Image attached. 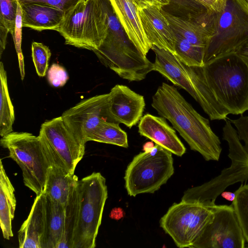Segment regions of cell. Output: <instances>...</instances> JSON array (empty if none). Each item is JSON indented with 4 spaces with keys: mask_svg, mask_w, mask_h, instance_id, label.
I'll list each match as a JSON object with an SVG mask.
<instances>
[{
    "mask_svg": "<svg viewBox=\"0 0 248 248\" xmlns=\"http://www.w3.org/2000/svg\"><path fill=\"white\" fill-rule=\"evenodd\" d=\"M152 107L207 161H218L222 151L219 138L209 120L200 114L173 86L162 83L152 97Z\"/></svg>",
    "mask_w": 248,
    "mask_h": 248,
    "instance_id": "obj_1",
    "label": "cell"
},
{
    "mask_svg": "<svg viewBox=\"0 0 248 248\" xmlns=\"http://www.w3.org/2000/svg\"><path fill=\"white\" fill-rule=\"evenodd\" d=\"M207 83L218 103L229 112L248 110V64L235 53L219 57L202 66Z\"/></svg>",
    "mask_w": 248,
    "mask_h": 248,
    "instance_id": "obj_2",
    "label": "cell"
},
{
    "mask_svg": "<svg viewBox=\"0 0 248 248\" xmlns=\"http://www.w3.org/2000/svg\"><path fill=\"white\" fill-rule=\"evenodd\" d=\"M107 6L108 34L100 47L93 52L104 65L121 78L129 81L142 80L153 71V63L128 38L109 0Z\"/></svg>",
    "mask_w": 248,
    "mask_h": 248,
    "instance_id": "obj_3",
    "label": "cell"
},
{
    "mask_svg": "<svg viewBox=\"0 0 248 248\" xmlns=\"http://www.w3.org/2000/svg\"><path fill=\"white\" fill-rule=\"evenodd\" d=\"M108 0H83L65 15L56 30L65 44L94 51L107 37L108 29Z\"/></svg>",
    "mask_w": 248,
    "mask_h": 248,
    "instance_id": "obj_4",
    "label": "cell"
},
{
    "mask_svg": "<svg viewBox=\"0 0 248 248\" xmlns=\"http://www.w3.org/2000/svg\"><path fill=\"white\" fill-rule=\"evenodd\" d=\"M105 177L94 172L80 180L77 188L78 211L72 248H94L108 198Z\"/></svg>",
    "mask_w": 248,
    "mask_h": 248,
    "instance_id": "obj_5",
    "label": "cell"
},
{
    "mask_svg": "<svg viewBox=\"0 0 248 248\" xmlns=\"http://www.w3.org/2000/svg\"><path fill=\"white\" fill-rule=\"evenodd\" d=\"M0 144L20 168L25 186L36 195L43 193L51 165L39 136L12 132L1 137Z\"/></svg>",
    "mask_w": 248,
    "mask_h": 248,
    "instance_id": "obj_6",
    "label": "cell"
},
{
    "mask_svg": "<svg viewBox=\"0 0 248 248\" xmlns=\"http://www.w3.org/2000/svg\"><path fill=\"white\" fill-rule=\"evenodd\" d=\"M248 39V2L225 0L215 14V29L206 47L204 64L234 53Z\"/></svg>",
    "mask_w": 248,
    "mask_h": 248,
    "instance_id": "obj_7",
    "label": "cell"
},
{
    "mask_svg": "<svg viewBox=\"0 0 248 248\" xmlns=\"http://www.w3.org/2000/svg\"><path fill=\"white\" fill-rule=\"evenodd\" d=\"M172 153L158 144L135 156L125 170V187L130 196L153 193L174 173Z\"/></svg>",
    "mask_w": 248,
    "mask_h": 248,
    "instance_id": "obj_8",
    "label": "cell"
},
{
    "mask_svg": "<svg viewBox=\"0 0 248 248\" xmlns=\"http://www.w3.org/2000/svg\"><path fill=\"white\" fill-rule=\"evenodd\" d=\"M215 202L182 201L161 218L160 227L179 248H190L212 219Z\"/></svg>",
    "mask_w": 248,
    "mask_h": 248,
    "instance_id": "obj_9",
    "label": "cell"
},
{
    "mask_svg": "<svg viewBox=\"0 0 248 248\" xmlns=\"http://www.w3.org/2000/svg\"><path fill=\"white\" fill-rule=\"evenodd\" d=\"M38 136L51 166L74 174L85 154V144L77 137L62 116L43 123Z\"/></svg>",
    "mask_w": 248,
    "mask_h": 248,
    "instance_id": "obj_10",
    "label": "cell"
},
{
    "mask_svg": "<svg viewBox=\"0 0 248 248\" xmlns=\"http://www.w3.org/2000/svg\"><path fill=\"white\" fill-rule=\"evenodd\" d=\"M246 242L232 204H215L212 219L191 248H244Z\"/></svg>",
    "mask_w": 248,
    "mask_h": 248,
    "instance_id": "obj_11",
    "label": "cell"
},
{
    "mask_svg": "<svg viewBox=\"0 0 248 248\" xmlns=\"http://www.w3.org/2000/svg\"><path fill=\"white\" fill-rule=\"evenodd\" d=\"M231 166L223 169L220 174L202 185L184 192L182 201L215 202L217 198L229 186L248 179V155L244 147L229 148Z\"/></svg>",
    "mask_w": 248,
    "mask_h": 248,
    "instance_id": "obj_12",
    "label": "cell"
},
{
    "mask_svg": "<svg viewBox=\"0 0 248 248\" xmlns=\"http://www.w3.org/2000/svg\"><path fill=\"white\" fill-rule=\"evenodd\" d=\"M109 93L83 100L65 111L62 117L77 137L83 143L104 121L111 122L108 111Z\"/></svg>",
    "mask_w": 248,
    "mask_h": 248,
    "instance_id": "obj_13",
    "label": "cell"
},
{
    "mask_svg": "<svg viewBox=\"0 0 248 248\" xmlns=\"http://www.w3.org/2000/svg\"><path fill=\"white\" fill-rule=\"evenodd\" d=\"M108 111L111 122L130 128L141 119L145 102L143 96L128 87L117 84L110 90Z\"/></svg>",
    "mask_w": 248,
    "mask_h": 248,
    "instance_id": "obj_14",
    "label": "cell"
},
{
    "mask_svg": "<svg viewBox=\"0 0 248 248\" xmlns=\"http://www.w3.org/2000/svg\"><path fill=\"white\" fill-rule=\"evenodd\" d=\"M162 13L171 28L194 46L205 49L214 31L216 13L208 10L186 18L175 16L163 9Z\"/></svg>",
    "mask_w": 248,
    "mask_h": 248,
    "instance_id": "obj_15",
    "label": "cell"
},
{
    "mask_svg": "<svg viewBox=\"0 0 248 248\" xmlns=\"http://www.w3.org/2000/svg\"><path fill=\"white\" fill-rule=\"evenodd\" d=\"M161 9L153 5L138 8L143 29L152 46L175 54V34Z\"/></svg>",
    "mask_w": 248,
    "mask_h": 248,
    "instance_id": "obj_16",
    "label": "cell"
},
{
    "mask_svg": "<svg viewBox=\"0 0 248 248\" xmlns=\"http://www.w3.org/2000/svg\"><path fill=\"white\" fill-rule=\"evenodd\" d=\"M138 128L141 136L151 140L172 154L182 156L186 153V149L175 131L164 117L146 114L140 120Z\"/></svg>",
    "mask_w": 248,
    "mask_h": 248,
    "instance_id": "obj_17",
    "label": "cell"
},
{
    "mask_svg": "<svg viewBox=\"0 0 248 248\" xmlns=\"http://www.w3.org/2000/svg\"><path fill=\"white\" fill-rule=\"evenodd\" d=\"M127 37L146 56L152 48L143 29L138 7L133 0H109Z\"/></svg>",
    "mask_w": 248,
    "mask_h": 248,
    "instance_id": "obj_18",
    "label": "cell"
},
{
    "mask_svg": "<svg viewBox=\"0 0 248 248\" xmlns=\"http://www.w3.org/2000/svg\"><path fill=\"white\" fill-rule=\"evenodd\" d=\"M155 55L153 71H157L174 85L186 90L197 101V96L186 65L171 52L153 46Z\"/></svg>",
    "mask_w": 248,
    "mask_h": 248,
    "instance_id": "obj_19",
    "label": "cell"
},
{
    "mask_svg": "<svg viewBox=\"0 0 248 248\" xmlns=\"http://www.w3.org/2000/svg\"><path fill=\"white\" fill-rule=\"evenodd\" d=\"M46 212V195H36L27 219L18 232L20 248H41Z\"/></svg>",
    "mask_w": 248,
    "mask_h": 248,
    "instance_id": "obj_20",
    "label": "cell"
},
{
    "mask_svg": "<svg viewBox=\"0 0 248 248\" xmlns=\"http://www.w3.org/2000/svg\"><path fill=\"white\" fill-rule=\"evenodd\" d=\"M20 6L23 27L39 31H56L64 18L63 11L50 6L36 3H21Z\"/></svg>",
    "mask_w": 248,
    "mask_h": 248,
    "instance_id": "obj_21",
    "label": "cell"
},
{
    "mask_svg": "<svg viewBox=\"0 0 248 248\" xmlns=\"http://www.w3.org/2000/svg\"><path fill=\"white\" fill-rule=\"evenodd\" d=\"M64 217L65 207L46 195L45 227L41 240V248H57L62 236Z\"/></svg>",
    "mask_w": 248,
    "mask_h": 248,
    "instance_id": "obj_22",
    "label": "cell"
},
{
    "mask_svg": "<svg viewBox=\"0 0 248 248\" xmlns=\"http://www.w3.org/2000/svg\"><path fill=\"white\" fill-rule=\"evenodd\" d=\"M15 188L0 161V224L4 238L13 236L12 221L16 208Z\"/></svg>",
    "mask_w": 248,
    "mask_h": 248,
    "instance_id": "obj_23",
    "label": "cell"
},
{
    "mask_svg": "<svg viewBox=\"0 0 248 248\" xmlns=\"http://www.w3.org/2000/svg\"><path fill=\"white\" fill-rule=\"evenodd\" d=\"M78 180V177L75 174L51 166L44 193L52 201L65 207L72 189Z\"/></svg>",
    "mask_w": 248,
    "mask_h": 248,
    "instance_id": "obj_24",
    "label": "cell"
},
{
    "mask_svg": "<svg viewBox=\"0 0 248 248\" xmlns=\"http://www.w3.org/2000/svg\"><path fill=\"white\" fill-rule=\"evenodd\" d=\"M0 135L4 136L13 132L15 117L14 107L11 100L6 72L2 62L0 63Z\"/></svg>",
    "mask_w": 248,
    "mask_h": 248,
    "instance_id": "obj_25",
    "label": "cell"
},
{
    "mask_svg": "<svg viewBox=\"0 0 248 248\" xmlns=\"http://www.w3.org/2000/svg\"><path fill=\"white\" fill-rule=\"evenodd\" d=\"M78 182L72 189L65 207L63 229L62 238L57 248H73V238L78 221Z\"/></svg>",
    "mask_w": 248,
    "mask_h": 248,
    "instance_id": "obj_26",
    "label": "cell"
},
{
    "mask_svg": "<svg viewBox=\"0 0 248 248\" xmlns=\"http://www.w3.org/2000/svg\"><path fill=\"white\" fill-rule=\"evenodd\" d=\"M89 141L115 145L124 148L128 147L126 133L119 124L104 121L89 138Z\"/></svg>",
    "mask_w": 248,
    "mask_h": 248,
    "instance_id": "obj_27",
    "label": "cell"
},
{
    "mask_svg": "<svg viewBox=\"0 0 248 248\" xmlns=\"http://www.w3.org/2000/svg\"><path fill=\"white\" fill-rule=\"evenodd\" d=\"M18 0H0V57L7 44L8 33H14Z\"/></svg>",
    "mask_w": 248,
    "mask_h": 248,
    "instance_id": "obj_28",
    "label": "cell"
},
{
    "mask_svg": "<svg viewBox=\"0 0 248 248\" xmlns=\"http://www.w3.org/2000/svg\"><path fill=\"white\" fill-rule=\"evenodd\" d=\"M174 32L176 39L175 55L187 66H203L205 49L193 45L181 34Z\"/></svg>",
    "mask_w": 248,
    "mask_h": 248,
    "instance_id": "obj_29",
    "label": "cell"
},
{
    "mask_svg": "<svg viewBox=\"0 0 248 248\" xmlns=\"http://www.w3.org/2000/svg\"><path fill=\"white\" fill-rule=\"evenodd\" d=\"M235 193V197L232 204L245 240L248 243V184H241Z\"/></svg>",
    "mask_w": 248,
    "mask_h": 248,
    "instance_id": "obj_30",
    "label": "cell"
},
{
    "mask_svg": "<svg viewBox=\"0 0 248 248\" xmlns=\"http://www.w3.org/2000/svg\"><path fill=\"white\" fill-rule=\"evenodd\" d=\"M32 61L37 75L45 77L47 72L48 62L51 55L49 47L41 43L33 42L31 44Z\"/></svg>",
    "mask_w": 248,
    "mask_h": 248,
    "instance_id": "obj_31",
    "label": "cell"
},
{
    "mask_svg": "<svg viewBox=\"0 0 248 248\" xmlns=\"http://www.w3.org/2000/svg\"><path fill=\"white\" fill-rule=\"evenodd\" d=\"M22 28L23 25L21 6L20 3L18 2L15 22V31L12 36L15 43V48L18 56L19 66L22 80L24 79L25 76L24 57L21 47Z\"/></svg>",
    "mask_w": 248,
    "mask_h": 248,
    "instance_id": "obj_32",
    "label": "cell"
},
{
    "mask_svg": "<svg viewBox=\"0 0 248 248\" xmlns=\"http://www.w3.org/2000/svg\"><path fill=\"white\" fill-rule=\"evenodd\" d=\"M47 72L49 83L55 87L64 86L69 79L68 73L65 68L58 63H53Z\"/></svg>",
    "mask_w": 248,
    "mask_h": 248,
    "instance_id": "obj_33",
    "label": "cell"
},
{
    "mask_svg": "<svg viewBox=\"0 0 248 248\" xmlns=\"http://www.w3.org/2000/svg\"><path fill=\"white\" fill-rule=\"evenodd\" d=\"M19 2L40 3L54 7L63 11L65 15L83 0H18Z\"/></svg>",
    "mask_w": 248,
    "mask_h": 248,
    "instance_id": "obj_34",
    "label": "cell"
},
{
    "mask_svg": "<svg viewBox=\"0 0 248 248\" xmlns=\"http://www.w3.org/2000/svg\"><path fill=\"white\" fill-rule=\"evenodd\" d=\"M177 8L186 11L188 17L201 14L207 10L194 0H169Z\"/></svg>",
    "mask_w": 248,
    "mask_h": 248,
    "instance_id": "obj_35",
    "label": "cell"
},
{
    "mask_svg": "<svg viewBox=\"0 0 248 248\" xmlns=\"http://www.w3.org/2000/svg\"><path fill=\"white\" fill-rule=\"evenodd\" d=\"M230 122L236 127L240 140L244 142V146L248 155V116L241 115L238 119L231 120Z\"/></svg>",
    "mask_w": 248,
    "mask_h": 248,
    "instance_id": "obj_36",
    "label": "cell"
},
{
    "mask_svg": "<svg viewBox=\"0 0 248 248\" xmlns=\"http://www.w3.org/2000/svg\"><path fill=\"white\" fill-rule=\"evenodd\" d=\"M208 11L214 13L219 12L225 0H194Z\"/></svg>",
    "mask_w": 248,
    "mask_h": 248,
    "instance_id": "obj_37",
    "label": "cell"
},
{
    "mask_svg": "<svg viewBox=\"0 0 248 248\" xmlns=\"http://www.w3.org/2000/svg\"><path fill=\"white\" fill-rule=\"evenodd\" d=\"M138 8H141L149 5L155 6L159 9L169 5V0H133Z\"/></svg>",
    "mask_w": 248,
    "mask_h": 248,
    "instance_id": "obj_38",
    "label": "cell"
},
{
    "mask_svg": "<svg viewBox=\"0 0 248 248\" xmlns=\"http://www.w3.org/2000/svg\"><path fill=\"white\" fill-rule=\"evenodd\" d=\"M234 53L248 64V39L243 43Z\"/></svg>",
    "mask_w": 248,
    "mask_h": 248,
    "instance_id": "obj_39",
    "label": "cell"
},
{
    "mask_svg": "<svg viewBox=\"0 0 248 248\" xmlns=\"http://www.w3.org/2000/svg\"><path fill=\"white\" fill-rule=\"evenodd\" d=\"M221 196L227 201L232 202L235 197V193L229 191H223L221 193Z\"/></svg>",
    "mask_w": 248,
    "mask_h": 248,
    "instance_id": "obj_40",
    "label": "cell"
},
{
    "mask_svg": "<svg viewBox=\"0 0 248 248\" xmlns=\"http://www.w3.org/2000/svg\"><path fill=\"white\" fill-rule=\"evenodd\" d=\"M246 0L248 2V0Z\"/></svg>",
    "mask_w": 248,
    "mask_h": 248,
    "instance_id": "obj_41",
    "label": "cell"
},
{
    "mask_svg": "<svg viewBox=\"0 0 248 248\" xmlns=\"http://www.w3.org/2000/svg\"></svg>",
    "mask_w": 248,
    "mask_h": 248,
    "instance_id": "obj_42",
    "label": "cell"
}]
</instances>
